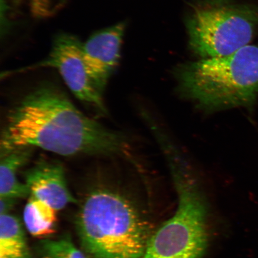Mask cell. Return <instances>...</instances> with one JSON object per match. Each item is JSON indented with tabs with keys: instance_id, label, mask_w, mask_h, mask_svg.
<instances>
[{
	"instance_id": "obj_3",
	"label": "cell",
	"mask_w": 258,
	"mask_h": 258,
	"mask_svg": "<svg viewBox=\"0 0 258 258\" xmlns=\"http://www.w3.org/2000/svg\"><path fill=\"white\" fill-rule=\"evenodd\" d=\"M177 79L182 95L204 110L251 107L258 97V46L187 63Z\"/></svg>"
},
{
	"instance_id": "obj_5",
	"label": "cell",
	"mask_w": 258,
	"mask_h": 258,
	"mask_svg": "<svg viewBox=\"0 0 258 258\" xmlns=\"http://www.w3.org/2000/svg\"><path fill=\"white\" fill-rule=\"evenodd\" d=\"M187 28L190 48L202 59L228 55L258 33V6L204 0L194 9Z\"/></svg>"
},
{
	"instance_id": "obj_8",
	"label": "cell",
	"mask_w": 258,
	"mask_h": 258,
	"mask_svg": "<svg viewBox=\"0 0 258 258\" xmlns=\"http://www.w3.org/2000/svg\"><path fill=\"white\" fill-rule=\"evenodd\" d=\"M24 178L30 196L57 212L77 202L67 186L63 167L56 161L40 159L25 171Z\"/></svg>"
},
{
	"instance_id": "obj_11",
	"label": "cell",
	"mask_w": 258,
	"mask_h": 258,
	"mask_svg": "<svg viewBox=\"0 0 258 258\" xmlns=\"http://www.w3.org/2000/svg\"><path fill=\"white\" fill-rule=\"evenodd\" d=\"M38 249L41 258H89L67 235L57 239L42 240Z\"/></svg>"
},
{
	"instance_id": "obj_12",
	"label": "cell",
	"mask_w": 258,
	"mask_h": 258,
	"mask_svg": "<svg viewBox=\"0 0 258 258\" xmlns=\"http://www.w3.org/2000/svg\"><path fill=\"white\" fill-rule=\"evenodd\" d=\"M0 258H33L27 243L0 242Z\"/></svg>"
},
{
	"instance_id": "obj_10",
	"label": "cell",
	"mask_w": 258,
	"mask_h": 258,
	"mask_svg": "<svg viewBox=\"0 0 258 258\" xmlns=\"http://www.w3.org/2000/svg\"><path fill=\"white\" fill-rule=\"evenodd\" d=\"M57 211L50 206L30 196L24 211L26 228L32 236L46 237L55 230Z\"/></svg>"
},
{
	"instance_id": "obj_9",
	"label": "cell",
	"mask_w": 258,
	"mask_h": 258,
	"mask_svg": "<svg viewBox=\"0 0 258 258\" xmlns=\"http://www.w3.org/2000/svg\"><path fill=\"white\" fill-rule=\"evenodd\" d=\"M33 148L20 147L1 153L0 199L15 202L30 196L25 183L19 181L18 173L30 160Z\"/></svg>"
},
{
	"instance_id": "obj_4",
	"label": "cell",
	"mask_w": 258,
	"mask_h": 258,
	"mask_svg": "<svg viewBox=\"0 0 258 258\" xmlns=\"http://www.w3.org/2000/svg\"><path fill=\"white\" fill-rule=\"evenodd\" d=\"M175 183V214L148 239L141 258H202L208 246L206 205L196 177L174 144L163 148Z\"/></svg>"
},
{
	"instance_id": "obj_1",
	"label": "cell",
	"mask_w": 258,
	"mask_h": 258,
	"mask_svg": "<svg viewBox=\"0 0 258 258\" xmlns=\"http://www.w3.org/2000/svg\"><path fill=\"white\" fill-rule=\"evenodd\" d=\"M1 139V153L29 147L63 156H113L128 148L124 135L87 117L49 83L29 93L9 112Z\"/></svg>"
},
{
	"instance_id": "obj_7",
	"label": "cell",
	"mask_w": 258,
	"mask_h": 258,
	"mask_svg": "<svg viewBox=\"0 0 258 258\" xmlns=\"http://www.w3.org/2000/svg\"><path fill=\"white\" fill-rule=\"evenodd\" d=\"M124 28V24L112 26L96 32L83 45L87 70L102 93L120 59Z\"/></svg>"
},
{
	"instance_id": "obj_2",
	"label": "cell",
	"mask_w": 258,
	"mask_h": 258,
	"mask_svg": "<svg viewBox=\"0 0 258 258\" xmlns=\"http://www.w3.org/2000/svg\"><path fill=\"white\" fill-rule=\"evenodd\" d=\"M76 227L89 258H141L149 239L136 208L109 187H97L88 194L77 213Z\"/></svg>"
},
{
	"instance_id": "obj_6",
	"label": "cell",
	"mask_w": 258,
	"mask_h": 258,
	"mask_svg": "<svg viewBox=\"0 0 258 258\" xmlns=\"http://www.w3.org/2000/svg\"><path fill=\"white\" fill-rule=\"evenodd\" d=\"M83 45L73 35H58L49 56L41 66L55 68L76 98L97 110L105 112L103 93L90 76L83 59Z\"/></svg>"
}]
</instances>
